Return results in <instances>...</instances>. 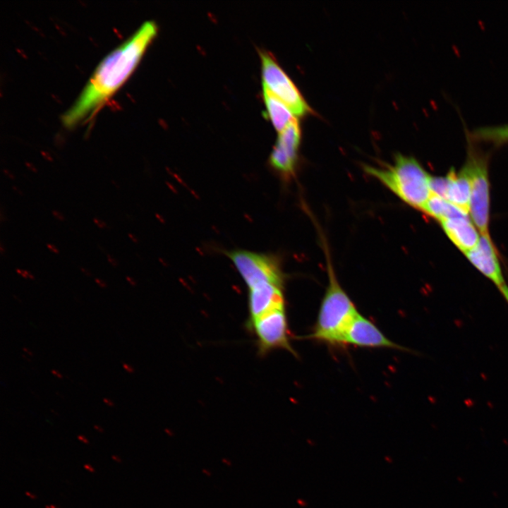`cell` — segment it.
I'll list each match as a JSON object with an SVG mask.
<instances>
[{
  "instance_id": "6da1fadb",
  "label": "cell",
  "mask_w": 508,
  "mask_h": 508,
  "mask_svg": "<svg viewBox=\"0 0 508 508\" xmlns=\"http://www.w3.org/2000/svg\"><path fill=\"white\" fill-rule=\"evenodd\" d=\"M157 33L156 23L146 21L109 53L97 66L74 104L63 114V124L71 128L95 114L133 73Z\"/></svg>"
},
{
  "instance_id": "7a4b0ae2",
  "label": "cell",
  "mask_w": 508,
  "mask_h": 508,
  "mask_svg": "<svg viewBox=\"0 0 508 508\" xmlns=\"http://www.w3.org/2000/svg\"><path fill=\"white\" fill-rule=\"evenodd\" d=\"M363 170L415 209L422 211L431 195V176L413 157L397 154L392 164L365 165Z\"/></svg>"
},
{
  "instance_id": "3957f363",
  "label": "cell",
  "mask_w": 508,
  "mask_h": 508,
  "mask_svg": "<svg viewBox=\"0 0 508 508\" xmlns=\"http://www.w3.org/2000/svg\"><path fill=\"white\" fill-rule=\"evenodd\" d=\"M327 260L328 284L313 331L304 338L343 346L346 330L358 312L339 283L329 258Z\"/></svg>"
},
{
  "instance_id": "277c9868",
  "label": "cell",
  "mask_w": 508,
  "mask_h": 508,
  "mask_svg": "<svg viewBox=\"0 0 508 508\" xmlns=\"http://www.w3.org/2000/svg\"><path fill=\"white\" fill-rule=\"evenodd\" d=\"M468 151L464 167L471 180L469 215L481 235H489L490 182L488 157L475 147L468 138Z\"/></svg>"
},
{
  "instance_id": "5b68a950",
  "label": "cell",
  "mask_w": 508,
  "mask_h": 508,
  "mask_svg": "<svg viewBox=\"0 0 508 508\" xmlns=\"http://www.w3.org/2000/svg\"><path fill=\"white\" fill-rule=\"evenodd\" d=\"M262 87L285 104L296 116L311 112L303 95L271 53L260 52Z\"/></svg>"
},
{
  "instance_id": "8992f818",
  "label": "cell",
  "mask_w": 508,
  "mask_h": 508,
  "mask_svg": "<svg viewBox=\"0 0 508 508\" xmlns=\"http://www.w3.org/2000/svg\"><path fill=\"white\" fill-rule=\"evenodd\" d=\"M226 254L248 289L265 283L284 286V276L274 255L246 250H234Z\"/></svg>"
},
{
  "instance_id": "52a82bcc",
  "label": "cell",
  "mask_w": 508,
  "mask_h": 508,
  "mask_svg": "<svg viewBox=\"0 0 508 508\" xmlns=\"http://www.w3.org/2000/svg\"><path fill=\"white\" fill-rule=\"evenodd\" d=\"M248 327L256 336L258 351L260 356L276 349H284L296 355L289 340L285 308L268 312L248 321Z\"/></svg>"
},
{
  "instance_id": "ba28073f",
  "label": "cell",
  "mask_w": 508,
  "mask_h": 508,
  "mask_svg": "<svg viewBox=\"0 0 508 508\" xmlns=\"http://www.w3.org/2000/svg\"><path fill=\"white\" fill-rule=\"evenodd\" d=\"M301 128L298 119L291 121L281 132L270 154V164L284 178L294 174L301 143Z\"/></svg>"
},
{
  "instance_id": "9c48e42d",
  "label": "cell",
  "mask_w": 508,
  "mask_h": 508,
  "mask_svg": "<svg viewBox=\"0 0 508 508\" xmlns=\"http://www.w3.org/2000/svg\"><path fill=\"white\" fill-rule=\"evenodd\" d=\"M343 345L406 350V348L387 338L374 323L359 313L346 330Z\"/></svg>"
},
{
  "instance_id": "30bf717a",
  "label": "cell",
  "mask_w": 508,
  "mask_h": 508,
  "mask_svg": "<svg viewBox=\"0 0 508 508\" xmlns=\"http://www.w3.org/2000/svg\"><path fill=\"white\" fill-rule=\"evenodd\" d=\"M465 255L471 264L500 289L505 284L497 250L490 235H481L478 244Z\"/></svg>"
},
{
  "instance_id": "8fae6325",
  "label": "cell",
  "mask_w": 508,
  "mask_h": 508,
  "mask_svg": "<svg viewBox=\"0 0 508 508\" xmlns=\"http://www.w3.org/2000/svg\"><path fill=\"white\" fill-rule=\"evenodd\" d=\"M284 286L262 284L248 289V311L251 321L268 312L285 308Z\"/></svg>"
},
{
  "instance_id": "7c38bea8",
  "label": "cell",
  "mask_w": 508,
  "mask_h": 508,
  "mask_svg": "<svg viewBox=\"0 0 508 508\" xmlns=\"http://www.w3.org/2000/svg\"><path fill=\"white\" fill-rule=\"evenodd\" d=\"M452 242L464 254L478 243V230L468 216L446 219L440 222Z\"/></svg>"
},
{
  "instance_id": "4fadbf2b",
  "label": "cell",
  "mask_w": 508,
  "mask_h": 508,
  "mask_svg": "<svg viewBox=\"0 0 508 508\" xmlns=\"http://www.w3.org/2000/svg\"><path fill=\"white\" fill-rule=\"evenodd\" d=\"M447 186L445 199L469 215L471 180L466 169H451L446 175Z\"/></svg>"
},
{
  "instance_id": "5bb4252c",
  "label": "cell",
  "mask_w": 508,
  "mask_h": 508,
  "mask_svg": "<svg viewBox=\"0 0 508 508\" xmlns=\"http://www.w3.org/2000/svg\"><path fill=\"white\" fill-rule=\"evenodd\" d=\"M262 94L267 114L274 127L279 133L291 121L297 119L285 104L265 87H263Z\"/></svg>"
},
{
  "instance_id": "9a60e30c",
  "label": "cell",
  "mask_w": 508,
  "mask_h": 508,
  "mask_svg": "<svg viewBox=\"0 0 508 508\" xmlns=\"http://www.w3.org/2000/svg\"><path fill=\"white\" fill-rule=\"evenodd\" d=\"M422 211L439 222L449 218L468 216V214L445 199L432 193Z\"/></svg>"
},
{
  "instance_id": "2e32d148",
  "label": "cell",
  "mask_w": 508,
  "mask_h": 508,
  "mask_svg": "<svg viewBox=\"0 0 508 508\" xmlns=\"http://www.w3.org/2000/svg\"><path fill=\"white\" fill-rule=\"evenodd\" d=\"M467 138L472 141H485L495 145L508 143V124L480 126L468 131Z\"/></svg>"
},
{
  "instance_id": "e0dca14e",
  "label": "cell",
  "mask_w": 508,
  "mask_h": 508,
  "mask_svg": "<svg viewBox=\"0 0 508 508\" xmlns=\"http://www.w3.org/2000/svg\"><path fill=\"white\" fill-rule=\"evenodd\" d=\"M16 272L25 279H35V276L28 270L17 268L16 269Z\"/></svg>"
},
{
  "instance_id": "ac0fdd59",
  "label": "cell",
  "mask_w": 508,
  "mask_h": 508,
  "mask_svg": "<svg viewBox=\"0 0 508 508\" xmlns=\"http://www.w3.org/2000/svg\"><path fill=\"white\" fill-rule=\"evenodd\" d=\"M93 222L97 226V227L100 229H104L107 227V224L103 220H101L97 217L93 219Z\"/></svg>"
},
{
  "instance_id": "d6986e66",
  "label": "cell",
  "mask_w": 508,
  "mask_h": 508,
  "mask_svg": "<svg viewBox=\"0 0 508 508\" xmlns=\"http://www.w3.org/2000/svg\"><path fill=\"white\" fill-rule=\"evenodd\" d=\"M499 289H500V292L502 293V296H504V299L506 300V301L508 303V286L506 284H504V286L500 287Z\"/></svg>"
},
{
  "instance_id": "ffe728a7",
  "label": "cell",
  "mask_w": 508,
  "mask_h": 508,
  "mask_svg": "<svg viewBox=\"0 0 508 508\" xmlns=\"http://www.w3.org/2000/svg\"><path fill=\"white\" fill-rule=\"evenodd\" d=\"M107 261L109 262L111 265H112L114 267H116L119 265L118 261L114 258L112 256H111L109 254L107 255Z\"/></svg>"
},
{
  "instance_id": "44dd1931",
  "label": "cell",
  "mask_w": 508,
  "mask_h": 508,
  "mask_svg": "<svg viewBox=\"0 0 508 508\" xmlns=\"http://www.w3.org/2000/svg\"><path fill=\"white\" fill-rule=\"evenodd\" d=\"M52 214H53V216H54L56 219H57L58 220L64 221V219H65V218H64V216L63 215V214L61 213L60 212L57 211V210H53V211H52Z\"/></svg>"
},
{
  "instance_id": "7402d4cb",
  "label": "cell",
  "mask_w": 508,
  "mask_h": 508,
  "mask_svg": "<svg viewBox=\"0 0 508 508\" xmlns=\"http://www.w3.org/2000/svg\"><path fill=\"white\" fill-rule=\"evenodd\" d=\"M47 247L52 253H53L54 254L59 253V249L54 245H53L52 243H47Z\"/></svg>"
},
{
  "instance_id": "603a6c76",
  "label": "cell",
  "mask_w": 508,
  "mask_h": 508,
  "mask_svg": "<svg viewBox=\"0 0 508 508\" xmlns=\"http://www.w3.org/2000/svg\"><path fill=\"white\" fill-rule=\"evenodd\" d=\"M95 282L101 288L104 289L107 286V284L104 281H103L102 279H100L99 278H95Z\"/></svg>"
},
{
  "instance_id": "cb8c5ba5",
  "label": "cell",
  "mask_w": 508,
  "mask_h": 508,
  "mask_svg": "<svg viewBox=\"0 0 508 508\" xmlns=\"http://www.w3.org/2000/svg\"><path fill=\"white\" fill-rule=\"evenodd\" d=\"M77 438L80 442H81L85 445L90 444V440L83 435H78L77 436Z\"/></svg>"
},
{
  "instance_id": "d4e9b609",
  "label": "cell",
  "mask_w": 508,
  "mask_h": 508,
  "mask_svg": "<svg viewBox=\"0 0 508 508\" xmlns=\"http://www.w3.org/2000/svg\"><path fill=\"white\" fill-rule=\"evenodd\" d=\"M83 468H84L86 471H89V472H90V473H95V468L90 464H88V463L85 464L83 465Z\"/></svg>"
},
{
  "instance_id": "484cf974",
  "label": "cell",
  "mask_w": 508,
  "mask_h": 508,
  "mask_svg": "<svg viewBox=\"0 0 508 508\" xmlns=\"http://www.w3.org/2000/svg\"><path fill=\"white\" fill-rule=\"evenodd\" d=\"M123 368L126 371L129 373H132L134 372V369L133 368V367L126 363H123Z\"/></svg>"
},
{
  "instance_id": "4316f807",
  "label": "cell",
  "mask_w": 508,
  "mask_h": 508,
  "mask_svg": "<svg viewBox=\"0 0 508 508\" xmlns=\"http://www.w3.org/2000/svg\"><path fill=\"white\" fill-rule=\"evenodd\" d=\"M25 495L31 500L37 499V496L35 494L30 492V491H25Z\"/></svg>"
},
{
  "instance_id": "83f0119b",
  "label": "cell",
  "mask_w": 508,
  "mask_h": 508,
  "mask_svg": "<svg viewBox=\"0 0 508 508\" xmlns=\"http://www.w3.org/2000/svg\"><path fill=\"white\" fill-rule=\"evenodd\" d=\"M103 402L104 404H106L107 405H108L109 406H114V403L113 402V401L110 400L108 398H104Z\"/></svg>"
},
{
  "instance_id": "f1b7e54d",
  "label": "cell",
  "mask_w": 508,
  "mask_h": 508,
  "mask_svg": "<svg viewBox=\"0 0 508 508\" xmlns=\"http://www.w3.org/2000/svg\"><path fill=\"white\" fill-rule=\"evenodd\" d=\"M111 459H112L114 461H115L116 463H119V464H121V463H122V459H121V457H120L119 456H118V455H116V454H113V455H111Z\"/></svg>"
},
{
  "instance_id": "f546056e",
  "label": "cell",
  "mask_w": 508,
  "mask_h": 508,
  "mask_svg": "<svg viewBox=\"0 0 508 508\" xmlns=\"http://www.w3.org/2000/svg\"><path fill=\"white\" fill-rule=\"evenodd\" d=\"M126 281H127L131 286H135V285H136L135 281L132 277H129V276H127V277H126Z\"/></svg>"
},
{
  "instance_id": "4dcf8cb0",
  "label": "cell",
  "mask_w": 508,
  "mask_h": 508,
  "mask_svg": "<svg viewBox=\"0 0 508 508\" xmlns=\"http://www.w3.org/2000/svg\"><path fill=\"white\" fill-rule=\"evenodd\" d=\"M80 271L84 273L87 277H91L92 273L86 268L80 267Z\"/></svg>"
},
{
  "instance_id": "1f68e13d",
  "label": "cell",
  "mask_w": 508,
  "mask_h": 508,
  "mask_svg": "<svg viewBox=\"0 0 508 508\" xmlns=\"http://www.w3.org/2000/svg\"><path fill=\"white\" fill-rule=\"evenodd\" d=\"M51 373L60 379L63 378V375L56 370H52Z\"/></svg>"
},
{
  "instance_id": "d6a6232c",
  "label": "cell",
  "mask_w": 508,
  "mask_h": 508,
  "mask_svg": "<svg viewBox=\"0 0 508 508\" xmlns=\"http://www.w3.org/2000/svg\"><path fill=\"white\" fill-rule=\"evenodd\" d=\"M93 428L100 433H103L104 431V429L101 426H99L97 424L93 425Z\"/></svg>"
},
{
  "instance_id": "836d02e7",
  "label": "cell",
  "mask_w": 508,
  "mask_h": 508,
  "mask_svg": "<svg viewBox=\"0 0 508 508\" xmlns=\"http://www.w3.org/2000/svg\"><path fill=\"white\" fill-rule=\"evenodd\" d=\"M4 172L9 179H15L14 175L11 174L10 172H8L7 170H4Z\"/></svg>"
},
{
  "instance_id": "e575fe53",
  "label": "cell",
  "mask_w": 508,
  "mask_h": 508,
  "mask_svg": "<svg viewBox=\"0 0 508 508\" xmlns=\"http://www.w3.org/2000/svg\"><path fill=\"white\" fill-rule=\"evenodd\" d=\"M128 237H129L134 243H138V240H137L136 237H135L134 235H133V234H131V233H128Z\"/></svg>"
},
{
  "instance_id": "d590c367",
  "label": "cell",
  "mask_w": 508,
  "mask_h": 508,
  "mask_svg": "<svg viewBox=\"0 0 508 508\" xmlns=\"http://www.w3.org/2000/svg\"><path fill=\"white\" fill-rule=\"evenodd\" d=\"M13 189L15 191H16L18 194H20V195H23V193H22V191L20 190L16 186H13Z\"/></svg>"
},
{
  "instance_id": "8d00e7d4",
  "label": "cell",
  "mask_w": 508,
  "mask_h": 508,
  "mask_svg": "<svg viewBox=\"0 0 508 508\" xmlns=\"http://www.w3.org/2000/svg\"><path fill=\"white\" fill-rule=\"evenodd\" d=\"M23 350L25 352L28 353L29 354V356H32V352H30V351L28 349L24 347V348H23Z\"/></svg>"
},
{
  "instance_id": "74e56055",
  "label": "cell",
  "mask_w": 508,
  "mask_h": 508,
  "mask_svg": "<svg viewBox=\"0 0 508 508\" xmlns=\"http://www.w3.org/2000/svg\"><path fill=\"white\" fill-rule=\"evenodd\" d=\"M51 411H52V413H54L55 415H58V413H57L56 411H54V410L52 409Z\"/></svg>"
}]
</instances>
